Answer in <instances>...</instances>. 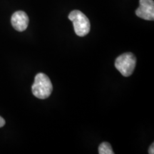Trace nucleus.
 I'll return each instance as SVG.
<instances>
[{
  "instance_id": "nucleus-6",
  "label": "nucleus",
  "mask_w": 154,
  "mask_h": 154,
  "mask_svg": "<svg viewBox=\"0 0 154 154\" xmlns=\"http://www.w3.org/2000/svg\"><path fill=\"white\" fill-rule=\"evenodd\" d=\"M99 154H113L112 148L110 143L108 142H103L100 144L99 147Z\"/></svg>"
},
{
  "instance_id": "nucleus-4",
  "label": "nucleus",
  "mask_w": 154,
  "mask_h": 154,
  "mask_svg": "<svg viewBox=\"0 0 154 154\" xmlns=\"http://www.w3.org/2000/svg\"><path fill=\"white\" fill-rule=\"evenodd\" d=\"M139 7L136 10V14L140 18L148 21L154 19L153 0H139Z\"/></svg>"
},
{
  "instance_id": "nucleus-2",
  "label": "nucleus",
  "mask_w": 154,
  "mask_h": 154,
  "mask_svg": "<svg viewBox=\"0 0 154 154\" xmlns=\"http://www.w3.org/2000/svg\"><path fill=\"white\" fill-rule=\"evenodd\" d=\"M69 19L73 22L75 33L79 36H84L90 32V22L84 13L74 10L69 14Z\"/></svg>"
},
{
  "instance_id": "nucleus-8",
  "label": "nucleus",
  "mask_w": 154,
  "mask_h": 154,
  "mask_svg": "<svg viewBox=\"0 0 154 154\" xmlns=\"http://www.w3.org/2000/svg\"><path fill=\"white\" fill-rule=\"evenodd\" d=\"M153 148H154V144L152 143V145L150 146V148H149V154H153L154 153Z\"/></svg>"
},
{
  "instance_id": "nucleus-3",
  "label": "nucleus",
  "mask_w": 154,
  "mask_h": 154,
  "mask_svg": "<svg viewBox=\"0 0 154 154\" xmlns=\"http://www.w3.org/2000/svg\"><path fill=\"white\" fill-rule=\"evenodd\" d=\"M136 63V59L132 53H124L116 59L115 66L123 76L128 77L134 72Z\"/></svg>"
},
{
  "instance_id": "nucleus-5",
  "label": "nucleus",
  "mask_w": 154,
  "mask_h": 154,
  "mask_svg": "<svg viewBox=\"0 0 154 154\" xmlns=\"http://www.w3.org/2000/svg\"><path fill=\"white\" fill-rule=\"evenodd\" d=\"M29 19L27 14L23 11H17L12 14L11 23L14 29L18 32H24L27 28Z\"/></svg>"
},
{
  "instance_id": "nucleus-7",
  "label": "nucleus",
  "mask_w": 154,
  "mask_h": 154,
  "mask_svg": "<svg viewBox=\"0 0 154 154\" xmlns=\"http://www.w3.org/2000/svg\"><path fill=\"white\" fill-rule=\"evenodd\" d=\"M5 125V121L2 117L0 116V128L1 127H3Z\"/></svg>"
},
{
  "instance_id": "nucleus-1",
  "label": "nucleus",
  "mask_w": 154,
  "mask_h": 154,
  "mask_svg": "<svg viewBox=\"0 0 154 154\" xmlns=\"http://www.w3.org/2000/svg\"><path fill=\"white\" fill-rule=\"evenodd\" d=\"M34 96L40 99H45L49 97L53 90L51 80L47 75L38 73L36 75L34 82L32 87Z\"/></svg>"
}]
</instances>
